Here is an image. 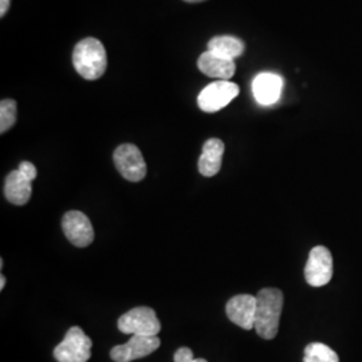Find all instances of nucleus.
I'll use <instances>...</instances> for the list:
<instances>
[{
  "label": "nucleus",
  "instance_id": "6ab92c4d",
  "mask_svg": "<svg viewBox=\"0 0 362 362\" xmlns=\"http://www.w3.org/2000/svg\"><path fill=\"white\" fill-rule=\"evenodd\" d=\"M19 170L26 176L27 179H30L31 181L35 180V177H37V168L34 167V164H31L30 161H23V163H21V165H19Z\"/></svg>",
  "mask_w": 362,
  "mask_h": 362
},
{
  "label": "nucleus",
  "instance_id": "4be33fe9",
  "mask_svg": "<svg viewBox=\"0 0 362 362\" xmlns=\"http://www.w3.org/2000/svg\"><path fill=\"white\" fill-rule=\"evenodd\" d=\"M187 3H200V1H206V0H184Z\"/></svg>",
  "mask_w": 362,
  "mask_h": 362
},
{
  "label": "nucleus",
  "instance_id": "f257e3e1",
  "mask_svg": "<svg viewBox=\"0 0 362 362\" xmlns=\"http://www.w3.org/2000/svg\"><path fill=\"white\" fill-rule=\"evenodd\" d=\"M284 293L279 288H262L257 296L255 330L259 337L272 339L278 334L284 309Z\"/></svg>",
  "mask_w": 362,
  "mask_h": 362
},
{
  "label": "nucleus",
  "instance_id": "a211bd4d",
  "mask_svg": "<svg viewBox=\"0 0 362 362\" xmlns=\"http://www.w3.org/2000/svg\"><path fill=\"white\" fill-rule=\"evenodd\" d=\"M175 362H208L204 358H194V353L189 348H180L175 353Z\"/></svg>",
  "mask_w": 362,
  "mask_h": 362
},
{
  "label": "nucleus",
  "instance_id": "f03ea898",
  "mask_svg": "<svg viewBox=\"0 0 362 362\" xmlns=\"http://www.w3.org/2000/svg\"><path fill=\"white\" fill-rule=\"evenodd\" d=\"M73 65L78 74L85 79L94 81L103 77L107 67V57L103 42L95 38L78 42L73 52Z\"/></svg>",
  "mask_w": 362,
  "mask_h": 362
},
{
  "label": "nucleus",
  "instance_id": "dca6fc26",
  "mask_svg": "<svg viewBox=\"0 0 362 362\" xmlns=\"http://www.w3.org/2000/svg\"><path fill=\"white\" fill-rule=\"evenodd\" d=\"M303 362H339L334 350L321 342H313L305 348Z\"/></svg>",
  "mask_w": 362,
  "mask_h": 362
},
{
  "label": "nucleus",
  "instance_id": "39448f33",
  "mask_svg": "<svg viewBox=\"0 0 362 362\" xmlns=\"http://www.w3.org/2000/svg\"><path fill=\"white\" fill-rule=\"evenodd\" d=\"M239 94V86L230 81L209 83L197 97V105L203 112L215 113L226 107Z\"/></svg>",
  "mask_w": 362,
  "mask_h": 362
},
{
  "label": "nucleus",
  "instance_id": "412c9836",
  "mask_svg": "<svg viewBox=\"0 0 362 362\" xmlns=\"http://www.w3.org/2000/svg\"><path fill=\"white\" fill-rule=\"evenodd\" d=\"M4 286H6V276L1 275V278H0V290H3Z\"/></svg>",
  "mask_w": 362,
  "mask_h": 362
},
{
  "label": "nucleus",
  "instance_id": "6e6552de",
  "mask_svg": "<svg viewBox=\"0 0 362 362\" xmlns=\"http://www.w3.org/2000/svg\"><path fill=\"white\" fill-rule=\"evenodd\" d=\"M158 337L132 336L124 345H117L110 350V357L116 362H132L140 360L160 348Z\"/></svg>",
  "mask_w": 362,
  "mask_h": 362
},
{
  "label": "nucleus",
  "instance_id": "2eb2a0df",
  "mask_svg": "<svg viewBox=\"0 0 362 362\" xmlns=\"http://www.w3.org/2000/svg\"><path fill=\"white\" fill-rule=\"evenodd\" d=\"M245 42L242 39L230 35L215 37L208 42V52H215L223 58L235 59L245 52Z\"/></svg>",
  "mask_w": 362,
  "mask_h": 362
},
{
  "label": "nucleus",
  "instance_id": "f3484780",
  "mask_svg": "<svg viewBox=\"0 0 362 362\" xmlns=\"http://www.w3.org/2000/svg\"><path fill=\"white\" fill-rule=\"evenodd\" d=\"M16 103L13 100H3L0 103V133L4 134L6 132L13 128L16 122Z\"/></svg>",
  "mask_w": 362,
  "mask_h": 362
},
{
  "label": "nucleus",
  "instance_id": "ddd939ff",
  "mask_svg": "<svg viewBox=\"0 0 362 362\" xmlns=\"http://www.w3.org/2000/svg\"><path fill=\"white\" fill-rule=\"evenodd\" d=\"M33 194V181L19 170H13L4 182L6 199L15 206H25L31 199Z\"/></svg>",
  "mask_w": 362,
  "mask_h": 362
},
{
  "label": "nucleus",
  "instance_id": "9b49d317",
  "mask_svg": "<svg viewBox=\"0 0 362 362\" xmlns=\"http://www.w3.org/2000/svg\"><path fill=\"white\" fill-rule=\"evenodd\" d=\"M284 89V78L274 73H260L252 81V93L259 105L276 104Z\"/></svg>",
  "mask_w": 362,
  "mask_h": 362
},
{
  "label": "nucleus",
  "instance_id": "20e7f679",
  "mask_svg": "<svg viewBox=\"0 0 362 362\" xmlns=\"http://www.w3.org/2000/svg\"><path fill=\"white\" fill-rule=\"evenodd\" d=\"M90 338L85 332L73 326L67 330L65 338L54 349V357L58 362H88L91 357Z\"/></svg>",
  "mask_w": 362,
  "mask_h": 362
},
{
  "label": "nucleus",
  "instance_id": "1a4fd4ad",
  "mask_svg": "<svg viewBox=\"0 0 362 362\" xmlns=\"http://www.w3.org/2000/svg\"><path fill=\"white\" fill-rule=\"evenodd\" d=\"M62 230L67 240L79 248L90 246L94 240V230L89 218L79 211L66 212L62 219Z\"/></svg>",
  "mask_w": 362,
  "mask_h": 362
},
{
  "label": "nucleus",
  "instance_id": "4468645a",
  "mask_svg": "<svg viewBox=\"0 0 362 362\" xmlns=\"http://www.w3.org/2000/svg\"><path fill=\"white\" fill-rule=\"evenodd\" d=\"M224 153V143L219 139H209L203 146V153L199 158V172L206 176L212 177L219 173L221 168V160Z\"/></svg>",
  "mask_w": 362,
  "mask_h": 362
},
{
  "label": "nucleus",
  "instance_id": "0eeeda50",
  "mask_svg": "<svg viewBox=\"0 0 362 362\" xmlns=\"http://www.w3.org/2000/svg\"><path fill=\"white\" fill-rule=\"evenodd\" d=\"M333 276V257L329 248L314 247L305 267L306 282L313 287L327 285Z\"/></svg>",
  "mask_w": 362,
  "mask_h": 362
},
{
  "label": "nucleus",
  "instance_id": "f8f14e48",
  "mask_svg": "<svg viewBox=\"0 0 362 362\" xmlns=\"http://www.w3.org/2000/svg\"><path fill=\"white\" fill-rule=\"evenodd\" d=\"M199 70L211 78H218L219 81H228L233 77L236 66L233 59L223 58L215 52H203L197 59Z\"/></svg>",
  "mask_w": 362,
  "mask_h": 362
},
{
  "label": "nucleus",
  "instance_id": "7ed1b4c3",
  "mask_svg": "<svg viewBox=\"0 0 362 362\" xmlns=\"http://www.w3.org/2000/svg\"><path fill=\"white\" fill-rule=\"evenodd\" d=\"M118 330L132 336L156 337L161 330V324L153 309L140 306L119 317Z\"/></svg>",
  "mask_w": 362,
  "mask_h": 362
},
{
  "label": "nucleus",
  "instance_id": "423d86ee",
  "mask_svg": "<svg viewBox=\"0 0 362 362\" xmlns=\"http://www.w3.org/2000/svg\"><path fill=\"white\" fill-rule=\"evenodd\" d=\"M119 175L132 182H139L146 176V164L140 149L133 144L119 145L113 156Z\"/></svg>",
  "mask_w": 362,
  "mask_h": 362
},
{
  "label": "nucleus",
  "instance_id": "9d476101",
  "mask_svg": "<svg viewBox=\"0 0 362 362\" xmlns=\"http://www.w3.org/2000/svg\"><path fill=\"white\" fill-rule=\"evenodd\" d=\"M226 313L233 324L238 325L245 330H251L255 327L257 297L250 294L235 296L227 302Z\"/></svg>",
  "mask_w": 362,
  "mask_h": 362
},
{
  "label": "nucleus",
  "instance_id": "aec40b11",
  "mask_svg": "<svg viewBox=\"0 0 362 362\" xmlns=\"http://www.w3.org/2000/svg\"><path fill=\"white\" fill-rule=\"evenodd\" d=\"M10 3H11V0H0V16L1 18L8 11Z\"/></svg>",
  "mask_w": 362,
  "mask_h": 362
}]
</instances>
